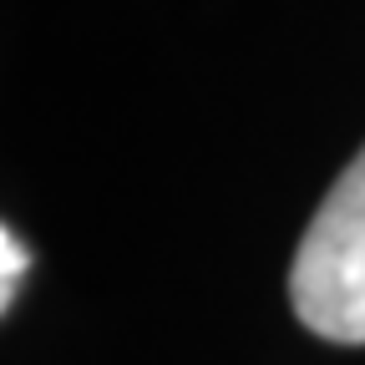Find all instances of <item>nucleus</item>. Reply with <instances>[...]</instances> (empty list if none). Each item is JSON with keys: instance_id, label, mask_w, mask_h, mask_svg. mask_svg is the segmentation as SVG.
I'll return each mask as SVG.
<instances>
[{"instance_id": "nucleus-1", "label": "nucleus", "mask_w": 365, "mask_h": 365, "mask_svg": "<svg viewBox=\"0 0 365 365\" xmlns=\"http://www.w3.org/2000/svg\"><path fill=\"white\" fill-rule=\"evenodd\" d=\"M294 314L335 345H365V148L309 218L294 269Z\"/></svg>"}, {"instance_id": "nucleus-2", "label": "nucleus", "mask_w": 365, "mask_h": 365, "mask_svg": "<svg viewBox=\"0 0 365 365\" xmlns=\"http://www.w3.org/2000/svg\"><path fill=\"white\" fill-rule=\"evenodd\" d=\"M21 279H26V249H21V239L11 234V228L0 223V314L11 309Z\"/></svg>"}]
</instances>
